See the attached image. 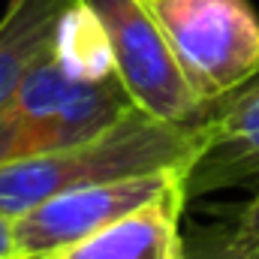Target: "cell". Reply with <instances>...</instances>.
Returning a JSON list of instances; mask_svg holds the SVG:
<instances>
[{"label":"cell","mask_w":259,"mask_h":259,"mask_svg":"<svg viewBox=\"0 0 259 259\" xmlns=\"http://www.w3.org/2000/svg\"><path fill=\"white\" fill-rule=\"evenodd\" d=\"M181 259H256L253 250L238 235L235 223H214V226H196L190 235H184V253Z\"/></svg>","instance_id":"30bf717a"},{"label":"cell","mask_w":259,"mask_h":259,"mask_svg":"<svg viewBox=\"0 0 259 259\" xmlns=\"http://www.w3.org/2000/svg\"><path fill=\"white\" fill-rule=\"evenodd\" d=\"M81 3H88L103 21L115 55V75L139 112L166 124H193L211 115L184 78V69L154 12V0Z\"/></svg>","instance_id":"3957f363"},{"label":"cell","mask_w":259,"mask_h":259,"mask_svg":"<svg viewBox=\"0 0 259 259\" xmlns=\"http://www.w3.org/2000/svg\"><path fill=\"white\" fill-rule=\"evenodd\" d=\"M187 199H163L94 232L52 259H181V211Z\"/></svg>","instance_id":"8992f818"},{"label":"cell","mask_w":259,"mask_h":259,"mask_svg":"<svg viewBox=\"0 0 259 259\" xmlns=\"http://www.w3.org/2000/svg\"><path fill=\"white\" fill-rule=\"evenodd\" d=\"M72 84L75 81L55 64L52 52L24 75L18 91L0 109V166L12 160L15 145L21 142V136L27 130L64 103V97L72 91Z\"/></svg>","instance_id":"9c48e42d"},{"label":"cell","mask_w":259,"mask_h":259,"mask_svg":"<svg viewBox=\"0 0 259 259\" xmlns=\"http://www.w3.org/2000/svg\"><path fill=\"white\" fill-rule=\"evenodd\" d=\"M154 12L208 109L259 75V15L247 0H154Z\"/></svg>","instance_id":"7a4b0ae2"},{"label":"cell","mask_w":259,"mask_h":259,"mask_svg":"<svg viewBox=\"0 0 259 259\" xmlns=\"http://www.w3.org/2000/svg\"><path fill=\"white\" fill-rule=\"evenodd\" d=\"M52 58L72 81H106L115 75L109 33L97 12L81 0H69L58 15Z\"/></svg>","instance_id":"ba28073f"},{"label":"cell","mask_w":259,"mask_h":259,"mask_svg":"<svg viewBox=\"0 0 259 259\" xmlns=\"http://www.w3.org/2000/svg\"><path fill=\"white\" fill-rule=\"evenodd\" d=\"M187 169H163L58 193L12 217L15 259H52L94 232L163 199H187Z\"/></svg>","instance_id":"277c9868"},{"label":"cell","mask_w":259,"mask_h":259,"mask_svg":"<svg viewBox=\"0 0 259 259\" xmlns=\"http://www.w3.org/2000/svg\"><path fill=\"white\" fill-rule=\"evenodd\" d=\"M256 78H259V75H256Z\"/></svg>","instance_id":"4fadbf2b"},{"label":"cell","mask_w":259,"mask_h":259,"mask_svg":"<svg viewBox=\"0 0 259 259\" xmlns=\"http://www.w3.org/2000/svg\"><path fill=\"white\" fill-rule=\"evenodd\" d=\"M232 223H235L238 235L244 238V244H247V247L253 250V256L259 259V193L241 205V211H238V217H235Z\"/></svg>","instance_id":"8fae6325"},{"label":"cell","mask_w":259,"mask_h":259,"mask_svg":"<svg viewBox=\"0 0 259 259\" xmlns=\"http://www.w3.org/2000/svg\"><path fill=\"white\" fill-rule=\"evenodd\" d=\"M208 118L193 124H166L139 109L124 115L106 133L36 157L0 166V214L18 217L58 193L148 175L163 169H187L205 142Z\"/></svg>","instance_id":"6da1fadb"},{"label":"cell","mask_w":259,"mask_h":259,"mask_svg":"<svg viewBox=\"0 0 259 259\" xmlns=\"http://www.w3.org/2000/svg\"><path fill=\"white\" fill-rule=\"evenodd\" d=\"M0 259H15V238H12V217L0 214Z\"/></svg>","instance_id":"7c38bea8"},{"label":"cell","mask_w":259,"mask_h":259,"mask_svg":"<svg viewBox=\"0 0 259 259\" xmlns=\"http://www.w3.org/2000/svg\"><path fill=\"white\" fill-rule=\"evenodd\" d=\"M69 0H9L0 15V109L24 75L52 52L58 15Z\"/></svg>","instance_id":"52a82bcc"},{"label":"cell","mask_w":259,"mask_h":259,"mask_svg":"<svg viewBox=\"0 0 259 259\" xmlns=\"http://www.w3.org/2000/svg\"><path fill=\"white\" fill-rule=\"evenodd\" d=\"M259 178V78L208 115L205 142L187 166V199Z\"/></svg>","instance_id":"5b68a950"}]
</instances>
